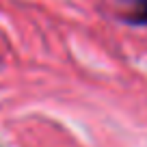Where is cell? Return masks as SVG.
Returning <instances> with one entry per match:
<instances>
[{"mask_svg": "<svg viewBox=\"0 0 147 147\" xmlns=\"http://www.w3.org/2000/svg\"><path fill=\"white\" fill-rule=\"evenodd\" d=\"M128 20L132 24H143V26H147V0H136V9H134V13L130 15Z\"/></svg>", "mask_w": 147, "mask_h": 147, "instance_id": "1", "label": "cell"}]
</instances>
